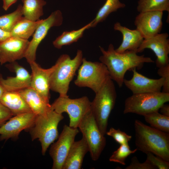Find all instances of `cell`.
<instances>
[{"instance_id":"obj_1","label":"cell","mask_w":169,"mask_h":169,"mask_svg":"<svg viewBox=\"0 0 169 169\" xmlns=\"http://www.w3.org/2000/svg\"><path fill=\"white\" fill-rule=\"evenodd\" d=\"M102 55L100 61L106 67L111 79L115 81L120 88L123 84L126 72L134 68L141 69L145 63H152L154 61L150 57L144 55H139L136 51L127 50L124 52H117L114 45L110 44L107 50L99 46Z\"/></svg>"},{"instance_id":"obj_3","label":"cell","mask_w":169,"mask_h":169,"mask_svg":"<svg viewBox=\"0 0 169 169\" xmlns=\"http://www.w3.org/2000/svg\"><path fill=\"white\" fill-rule=\"evenodd\" d=\"M82 51L78 49L75 57L71 59L67 54H63L56 61V66L50 78V89L60 96H68L70 83L83 59Z\"/></svg>"},{"instance_id":"obj_23","label":"cell","mask_w":169,"mask_h":169,"mask_svg":"<svg viewBox=\"0 0 169 169\" xmlns=\"http://www.w3.org/2000/svg\"><path fill=\"white\" fill-rule=\"evenodd\" d=\"M42 20L34 21L22 17L11 31V36L28 40L33 35Z\"/></svg>"},{"instance_id":"obj_2","label":"cell","mask_w":169,"mask_h":169,"mask_svg":"<svg viewBox=\"0 0 169 169\" xmlns=\"http://www.w3.org/2000/svg\"><path fill=\"white\" fill-rule=\"evenodd\" d=\"M135 143L137 150L151 152L169 162V134L145 124L134 122Z\"/></svg>"},{"instance_id":"obj_28","label":"cell","mask_w":169,"mask_h":169,"mask_svg":"<svg viewBox=\"0 0 169 169\" xmlns=\"http://www.w3.org/2000/svg\"><path fill=\"white\" fill-rule=\"evenodd\" d=\"M145 120L151 127L160 131L169 133V117L154 112L144 115Z\"/></svg>"},{"instance_id":"obj_27","label":"cell","mask_w":169,"mask_h":169,"mask_svg":"<svg viewBox=\"0 0 169 169\" xmlns=\"http://www.w3.org/2000/svg\"><path fill=\"white\" fill-rule=\"evenodd\" d=\"M137 10L139 13L150 11L169 12V0H139Z\"/></svg>"},{"instance_id":"obj_25","label":"cell","mask_w":169,"mask_h":169,"mask_svg":"<svg viewBox=\"0 0 169 169\" xmlns=\"http://www.w3.org/2000/svg\"><path fill=\"white\" fill-rule=\"evenodd\" d=\"M91 21L78 30L64 31L53 41L54 46L59 49L64 46L69 45L77 41L82 37L85 31L91 28Z\"/></svg>"},{"instance_id":"obj_35","label":"cell","mask_w":169,"mask_h":169,"mask_svg":"<svg viewBox=\"0 0 169 169\" xmlns=\"http://www.w3.org/2000/svg\"><path fill=\"white\" fill-rule=\"evenodd\" d=\"M13 116L11 112L0 102V127Z\"/></svg>"},{"instance_id":"obj_21","label":"cell","mask_w":169,"mask_h":169,"mask_svg":"<svg viewBox=\"0 0 169 169\" xmlns=\"http://www.w3.org/2000/svg\"><path fill=\"white\" fill-rule=\"evenodd\" d=\"M89 148L85 139L74 141L69 152L62 169H80Z\"/></svg>"},{"instance_id":"obj_6","label":"cell","mask_w":169,"mask_h":169,"mask_svg":"<svg viewBox=\"0 0 169 169\" xmlns=\"http://www.w3.org/2000/svg\"><path fill=\"white\" fill-rule=\"evenodd\" d=\"M78 69L75 84L79 87L89 88L95 93L110 78L108 70L103 63L88 61L84 58Z\"/></svg>"},{"instance_id":"obj_36","label":"cell","mask_w":169,"mask_h":169,"mask_svg":"<svg viewBox=\"0 0 169 169\" xmlns=\"http://www.w3.org/2000/svg\"><path fill=\"white\" fill-rule=\"evenodd\" d=\"M10 33L6 32L0 29V43L11 37Z\"/></svg>"},{"instance_id":"obj_16","label":"cell","mask_w":169,"mask_h":169,"mask_svg":"<svg viewBox=\"0 0 169 169\" xmlns=\"http://www.w3.org/2000/svg\"><path fill=\"white\" fill-rule=\"evenodd\" d=\"M29 42L28 40L11 36L0 43V64L24 58Z\"/></svg>"},{"instance_id":"obj_20","label":"cell","mask_w":169,"mask_h":169,"mask_svg":"<svg viewBox=\"0 0 169 169\" xmlns=\"http://www.w3.org/2000/svg\"><path fill=\"white\" fill-rule=\"evenodd\" d=\"M18 92L36 115L44 114L51 109L49 100L42 96L31 87Z\"/></svg>"},{"instance_id":"obj_39","label":"cell","mask_w":169,"mask_h":169,"mask_svg":"<svg viewBox=\"0 0 169 169\" xmlns=\"http://www.w3.org/2000/svg\"><path fill=\"white\" fill-rule=\"evenodd\" d=\"M5 91V90L3 87V86L0 84V98L3 95V94Z\"/></svg>"},{"instance_id":"obj_5","label":"cell","mask_w":169,"mask_h":169,"mask_svg":"<svg viewBox=\"0 0 169 169\" xmlns=\"http://www.w3.org/2000/svg\"><path fill=\"white\" fill-rule=\"evenodd\" d=\"M110 78L95 93L91 102V110L102 134L107 131L108 120L116 102L117 94L114 83Z\"/></svg>"},{"instance_id":"obj_9","label":"cell","mask_w":169,"mask_h":169,"mask_svg":"<svg viewBox=\"0 0 169 169\" xmlns=\"http://www.w3.org/2000/svg\"><path fill=\"white\" fill-rule=\"evenodd\" d=\"M78 128L87 142L92 159L97 160L105 147L106 140L100 131L91 110L84 117Z\"/></svg>"},{"instance_id":"obj_37","label":"cell","mask_w":169,"mask_h":169,"mask_svg":"<svg viewBox=\"0 0 169 169\" xmlns=\"http://www.w3.org/2000/svg\"><path fill=\"white\" fill-rule=\"evenodd\" d=\"M18 0H3V8L4 10L6 11L13 4L15 3Z\"/></svg>"},{"instance_id":"obj_13","label":"cell","mask_w":169,"mask_h":169,"mask_svg":"<svg viewBox=\"0 0 169 169\" xmlns=\"http://www.w3.org/2000/svg\"><path fill=\"white\" fill-rule=\"evenodd\" d=\"M167 33H159L154 37L144 39L137 50L141 53L145 49H150L156 57L155 61L158 68L169 64V39Z\"/></svg>"},{"instance_id":"obj_11","label":"cell","mask_w":169,"mask_h":169,"mask_svg":"<svg viewBox=\"0 0 169 169\" xmlns=\"http://www.w3.org/2000/svg\"><path fill=\"white\" fill-rule=\"evenodd\" d=\"M63 22L62 14L59 10L53 12L47 18L42 20L33 35L24 56L28 63L35 61L37 48L50 29L54 27L60 26Z\"/></svg>"},{"instance_id":"obj_30","label":"cell","mask_w":169,"mask_h":169,"mask_svg":"<svg viewBox=\"0 0 169 169\" xmlns=\"http://www.w3.org/2000/svg\"><path fill=\"white\" fill-rule=\"evenodd\" d=\"M137 151L136 148L134 150H131L129 145H120V147L113 152L109 158V161L125 165L126 164L125 161L126 158Z\"/></svg>"},{"instance_id":"obj_7","label":"cell","mask_w":169,"mask_h":169,"mask_svg":"<svg viewBox=\"0 0 169 169\" xmlns=\"http://www.w3.org/2000/svg\"><path fill=\"white\" fill-rule=\"evenodd\" d=\"M169 101V93L162 92L133 94L125 100L123 113H135L142 115L158 111Z\"/></svg>"},{"instance_id":"obj_26","label":"cell","mask_w":169,"mask_h":169,"mask_svg":"<svg viewBox=\"0 0 169 169\" xmlns=\"http://www.w3.org/2000/svg\"><path fill=\"white\" fill-rule=\"evenodd\" d=\"M125 6V4L119 0H106L98 11L95 18L91 21V28L96 27L99 23L104 21L111 13Z\"/></svg>"},{"instance_id":"obj_18","label":"cell","mask_w":169,"mask_h":169,"mask_svg":"<svg viewBox=\"0 0 169 169\" xmlns=\"http://www.w3.org/2000/svg\"><path fill=\"white\" fill-rule=\"evenodd\" d=\"M29 64L32 70L30 87L42 96L49 100L50 78L56 67V64L49 68L44 69L35 61Z\"/></svg>"},{"instance_id":"obj_38","label":"cell","mask_w":169,"mask_h":169,"mask_svg":"<svg viewBox=\"0 0 169 169\" xmlns=\"http://www.w3.org/2000/svg\"><path fill=\"white\" fill-rule=\"evenodd\" d=\"M161 114L166 116L169 117V105L167 104H163L160 108Z\"/></svg>"},{"instance_id":"obj_29","label":"cell","mask_w":169,"mask_h":169,"mask_svg":"<svg viewBox=\"0 0 169 169\" xmlns=\"http://www.w3.org/2000/svg\"><path fill=\"white\" fill-rule=\"evenodd\" d=\"M23 16L22 5L19 4L16 10L13 12L0 16V29L10 33Z\"/></svg>"},{"instance_id":"obj_4","label":"cell","mask_w":169,"mask_h":169,"mask_svg":"<svg viewBox=\"0 0 169 169\" xmlns=\"http://www.w3.org/2000/svg\"><path fill=\"white\" fill-rule=\"evenodd\" d=\"M64 119L62 114L51 109L45 113L36 115L29 131L32 141L38 139L42 147V153L44 155L49 146L59 137L58 126Z\"/></svg>"},{"instance_id":"obj_12","label":"cell","mask_w":169,"mask_h":169,"mask_svg":"<svg viewBox=\"0 0 169 169\" xmlns=\"http://www.w3.org/2000/svg\"><path fill=\"white\" fill-rule=\"evenodd\" d=\"M163 12L150 11L139 13L136 17V29L144 39L151 38L160 32L162 27Z\"/></svg>"},{"instance_id":"obj_22","label":"cell","mask_w":169,"mask_h":169,"mask_svg":"<svg viewBox=\"0 0 169 169\" xmlns=\"http://www.w3.org/2000/svg\"><path fill=\"white\" fill-rule=\"evenodd\" d=\"M0 102L8 109L13 116L32 112L18 92L5 91L0 98Z\"/></svg>"},{"instance_id":"obj_33","label":"cell","mask_w":169,"mask_h":169,"mask_svg":"<svg viewBox=\"0 0 169 169\" xmlns=\"http://www.w3.org/2000/svg\"><path fill=\"white\" fill-rule=\"evenodd\" d=\"M157 73L161 77L164 79L162 92L169 93V64L159 68Z\"/></svg>"},{"instance_id":"obj_10","label":"cell","mask_w":169,"mask_h":169,"mask_svg":"<svg viewBox=\"0 0 169 169\" xmlns=\"http://www.w3.org/2000/svg\"><path fill=\"white\" fill-rule=\"evenodd\" d=\"M78 128L65 125L57 141L51 145L49 154L53 160V169H62L69 150L78 133Z\"/></svg>"},{"instance_id":"obj_24","label":"cell","mask_w":169,"mask_h":169,"mask_svg":"<svg viewBox=\"0 0 169 169\" xmlns=\"http://www.w3.org/2000/svg\"><path fill=\"white\" fill-rule=\"evenodd\" d=\"M23 16L29 20L35 21L44 14L43 8L46 4L44 0H22Z\"/></svg>"},{"instance_id":"obj_14","label":"cell","mask_w":169,"mask_h":169,"mask_svg":"<svg viewBox=\"0 0 169 169\" xmlns=\"http://www.w3.org/2000/svg\"><path fill=\"white\" fill-rule=\"evenodd\" d=\"M36 116L33 112H29L11 117L0 127V140L16 139L22 131L32 125Z\"/></svg>"},{"instance_id":"obj_8","label":"cell","mask_w":169,"mask_h":169,"mask_svg":"<svg viewBox=\"0 0 169 169\" xmlns=\"http://www.w3.org/2000/svg\"><path fill=\"white\" fill-rule=\"evenodd\" d=\"M91 102L86 96L71 99L69 96H59L51 105V108L57 113H67L69 118V126L78 128L85 115L91 110Z\"/></svg>"},{"instance_id":"obj_31","label":"cell","mask_w":169,"mask_h":169,"mask_svg":"<svg viewBox=\"0 0 169 169\" xmlns=\"http://www.w3.org/2000/svg\"><path fill=\"white\" fill-rule=\"evenodd\" d=\"M106 134L112 137L120 145H129L128 142L131 141L132 136L128 135L120 129H116L113 127L107 131Z\"/></svg>"},{"instance_id":"obj_15","label":"cell","mask_w":169,"mask_h":169,"mask_svg":"<svg viewBox=\"0 0 169 169\" xmlns=\"http://www.w3.org/2000/svg\"><path fill=\"white\" fill-rule=\"evenodd\" d=\"M136 69L132 70L133 74L131 79H124L123 81V84L133 94L161 92L164 82L163 78H149L139 73Z\"/></svg>"},{"instance_id":"obj_19","label":"cell","mask_w":169,"mask_h":169,"mask_svg":"<svg viewBox=\"0 0 169 169\" xmlns=\"http://www.w3.org/2000/svg\"><path fill=\"white\" fill-rule=\"evenodd\" d=\"M114 29L120 32L122 35L121 43L115 51L119 53L127 50L136 51L144 39L140 32L136 29L131 30L122 26L117 22L115 23Z\"/></svg>"},{"instance_id":"obj_34","label":"cell","mask_w":169,"mask_h":169,"mask_svg":"<svg viewBox=\"0 0 169 169\" xmlns=\"http://www.w3.org/2000/svg\"><path fill=\"white\" fill-rule=\"evenodd\" d=\"M125 169H156L147 160L143 163H140L137 157L134 156L131 160L130 164Z\"/></svg>"},{"instance_id":"obj_32","label":"cell","mask_w":169,"mask_h":169,"mask_svg":"<svg viewBox=\"0 0 169 169\" xmlns=\"http://www.w3.org/2000/svg\"><path fill=\"white\" fill-rule=\"evenodd\" d=\"M147 155L146 159L156 169H168L169 162L166 161L161 158L154 155L151 152L146 153Z\"/></svg>"},{"instance_id":"obj_17","label":"cell","mask_w":169,"mask_h":169,"mask_svg":"<svg viewBox=\"0 0 169 169\" xmlns=\"http://www.w3.org/2000/svg\"><path fill=\"white\" fill-rule=\"evenodd\" d=\"M10 70L16 74L15 77H8L6 79L0 74V84L5 91L18 92L30 87L31 76L28 71L16 61L6 65Z\"/></svg>"}]
</instances>
